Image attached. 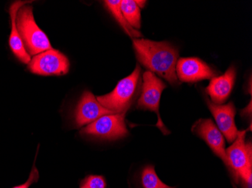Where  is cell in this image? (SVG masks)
<instances>
[{
	"label": "cell",
	"mask_w": 252,
	"mask_h": 188,
	"mask_svg": "<svg viewBox=\"0 0 252 188\" xmlns=\"http://www.w3.org/2000/svg\"><path fill=\"white\" fill-rule=\"evenodd\" d=\"M133 46L137 60L150 70L168 81L170 84H178L176 74L178 49L165 42H154L148 39H133Z\"/></svg>",
	"instance_id": "obj_1"
},
{
	"label": "cell",
	"mask_w": 252,
	"mask_h": 188,
	"mask_svg": "<svg viewBox=\"0 0 252 188\" xmlns=\"http://www.w3.org/2000/svg\"><path fill=\"white\" fill-rule=\"evenodd\" d=\"M246 131H238L234 143L226 151L227 167L235 182L241 180L246 188H252V142H246Z\"/></svg>",
	"instance_id": "obj_2"
},
{
	"label": "cell",
	"mask_w": 252,
	"mask_h": 188,
	"mask_svg": "<svg viewBox=\"0 0 252 188\" xmlns=\"http://www.w3.org/2000/svg\"><path fill=\"white\" fill-rule=\"evenodd\" d=\"M16 26L29 54L36 56L52 49L49 38L39 29L34 20L32 7L24 5L20 8L17 14Z\"/></svg>",
	"instance_id": "obj_3"
},
{
	"label": "cell",
	"mask_w": 252,
	"mask_h": 188,
	"mask_svg": "<svg viewBox=\"0 0 252 188\" xmlns=\"http://www.w3.org/2000/svg\"><path fill=\"white\" fill-rule=\"evenodd\" d=\"M140 81L141 68L137 65L134 71L128 77L120 81L113 91L96 99L102 107L115 114L126 113L137 93Z\"/></svg>",
	"instance_id": "obj_4"
},
{
	"label": "cell",
	"mask_w": 252,
	"mask_h": 188,
	"mask_svg": "<svg viewBox=\"0 0 252 188\" xmlns=\"http://www.w3.org/2000/svg\"><path fill=\"white\" fill-rule=\"evenodd\" d=\"M166 87L165 83L158 79L154 73L145 72L143 76V84L141 94L137 101V107L143 110L155 111L158 116L157 126L164 134H169L160 118L159 103L161 94Z\"/></svg>",
	"instance_id": "obj_5"
},
{
	"label": "cell",
	"mask_w": 252,
	"mask_h": 188,
	"mask_svg": "<svg viewBox=\"0 0 252 188\" xmlns=\"http://www.w3.org/2000/svg\"><path fill=\"white\" fill-rule=\"evenodd\" d=\"M125 114L126 113L101 116L83 129L81 134L103 139L114 140L123 138L128 134L125 123Z\"/></svg>",
	"instance_id": "obj_6"
},
{
	"label": "cell",
	"mask_w": 252,
	"mask_h": 188,
	"mask_svg": "<svg viewBox=\"0 0 252 188\" xmlns=\"http://www.w3.org/2000/svg\"><path fill=\"white\" fill-rule=\"evenodd\" d=\"M69 60L60 52L54 49L36 55L29 63L32 73L42 76L64 75L69 71Z\"/></svg>",
	"instance_id": "obj_7"
},
{
	"label": "cell",
	"mask_w": 252,
	"mask_h": 188,
	"mask_svg": "<svg viewBox=\"0 0 252 188\" xmlns=\"http://www.w3.org/2000/svg\"><path fill=\"white\" fill-rule=\"evenodd\" d=\"M176 74L182 82L194 83L217 77V71L199 58H180L177 62Z\"/></svg>",
	"instance_id": "obj_8"
},
{
	"label": "cell",
	"mask_w": 252,
	"mask_h": 188,
	"mask_svg": "<svg viewBox=\"0 0 252 188\" xmlns=\"http://www.w3.org/2000/svg\"><path fill=\"white\" fill-rule=\"evenodd\" d=\"M192 132L205 141L217 156L227 166L223 134L211 119H200L192 127Z\"/></svg>",
	"instance_id": "obj_9"
},
{
	"label": "cell",
	"mask_w": 252,
	"mask_h": 188,
	"mask_svg": "<svg viewBox=\"0 0 252 188\" xmlns=\"http://www.w3.org/2000/svg\"><path fill=\"white\" fill-rule=\"evenodd\" d=\"M115 114L107 108L102 107L91 92L83 93L76 110H75V122L77 127H83L91 124L106 114Z\"/></svg>",
	"instance_id": "obj_10"
},
{
	"label": "cell",
	"mask_w": 252,
	"mask_h": 188,
	"mask_svg": "<svg viewBox=\"0 0 252 188\" xmlns=\"http://www.w3.org/2000/svg\"><path fill=\"white\" fill-rule=\"evenodd\" d=\"M208 107L213 114L219 131L226 137L228 142H234L237 136L238 130L235 124L236 108L233 103L226 105H217L206 99Z\"/></svg>",
	"instance_id": "obj_11"
},
{
	"label": "cell",
	"mask_w": 252,
	"mask_h": 188,
	"mask_svg": "<svg viewBox=\"0 0 252 188\" xmlns=\"http://www.w3.org/2000/svg\"><path fill=\"white\" fill-rule=\"evenodd\" d=\"M236 78V69L231 66L224 74L211 79L210 84L205 91L212 99V103L222 105L227 100L233 90Z\"/></svg>",
	"instance_id": "obj_12"
},
{
	"label": "cell",
	"mask_w": 252,
	"mask_h": 188,
	"mask_svg": "<svg viewBox=\"0 0 252 188\" xmlns=\"http://www.w3.org/2000/svg\"><path fill=\"white\" fill-rule=\"evenodd\" d=\"M30 1H17L11 4L9 8L10 17H11V31L9 37V45L14 54L19 59L22 63H29L31 62V55L27 52L22 39L20 36L19 32L16 26V17L18 11L21 7L30 3Z\"/></svg>",
	"instance_id": "obj_13"
},
{
	"label": "cell",
	"mask_w": 252,
	"mask_h": 188,
	"mask_svg": "<svg viewBox=\"0 0 252 188\" xmlns=\"http://www.w3.org/2000/svg\"><path fill=\"white\" fill-rule=\"evenodd\" d=\"M104 4L107 6V9L111 12L113 17L118 21L125 32L128 34L130 37L134 38V39H139L142 36L139 31L130 26L129 24L127 22L126 18L123 16L121 8H120V5H121L120 0H107V1H104Z\"/></svg>",
	"instance_id": "obj_14"
},
{
	"label": "cell",
	"mask_w": 252,
	"mask_h": 188,
	"mask_svg": "<svg viewBox=\"0 0 252 188\" xmlns=\"http://www.w3.org/2000/svg\"><path fill=\"white\" fill-rule=\"evenodd\" d=\"M122 13L130 26L134 29L141 27V9L136 2L132 0L121 1Z\"/></svg>",
	"instance_id": "obj_15"
},
{
	"label": "cell",
	"mask_w": 252,
	"mask_h": 188,
	"mask_svg": "<svg viewBox=\"0 0 252 188\" xmlns=\"http://www.w3.org/2000/svg\"><path fill=\"white\" fill-rule=\"evenodd\" d=\"M141 185L143 188H175L168 186L160 180L154 166H147L143 169Z\"/></svg>",
	"instance_id": "obj_16"
},
{
	"label": "cell",
	"mask_w": 252,
	"mask_h": 188,
	"mask_svg": "<svg viewBox=\"0 0 252 188\" xmlns=\"http://www.w3.org/2000/svg\"><path fill=\"white\" fill-rule=\"evenodd\" d=\"M106 187L105 179L100 175H89L80 184V188H106Z\"/></svg>",
	"instance_id": "obj_17"
},
{
	"label": "cell",
	"mask_w": 252,
	"mask_h": 188,
	"mask_svg": "<svg viewBox=\"0 0 252 188\" xmlns=\"http://www.w3.org/2000/svg\"><path fill=\"white\" fill-rule=\"evenodd\" d=\"M38 179H39V172H38L37 169L33 166L32 171H31V175H30L29 179L25 184L19 185V186L15 187L13 188H29L32 183L37 182Z\"/></svg>",
	"instance_id": "obj_18"
},
{
	"label": "cell",
	"mask_w": 252,
	"mask_h": 188,
	"mask_svg": "<svg viewBox=\"0 0 252 188\" xmlns=\"http://www.w3.org/2000/svg\"><path fill=\"white\" fill-rule=\"evenodd\" d=\"M251 114H252V101L250 102V104L245 109H243L241 112V115L243 116L251 115Z\"/></svg>",
	"instance_id": "obj_19"
},
{
	"label": "cell",
	"mask_w": 252,
	"mask_h": 188,
	"mask_svg": "<svg viewBox=\"0 0 252 188\" xmlns=\"http://www.w3.org/2000/svg\"><path fill=\"white\" fill-rule=\"evenodd\" d=\"M134 2H136V4H137L138 6H139L140 8H143L146 3L145 1H134Z\"/></svg>",
	"instance_id": "obj_20"
}]
</instances>
